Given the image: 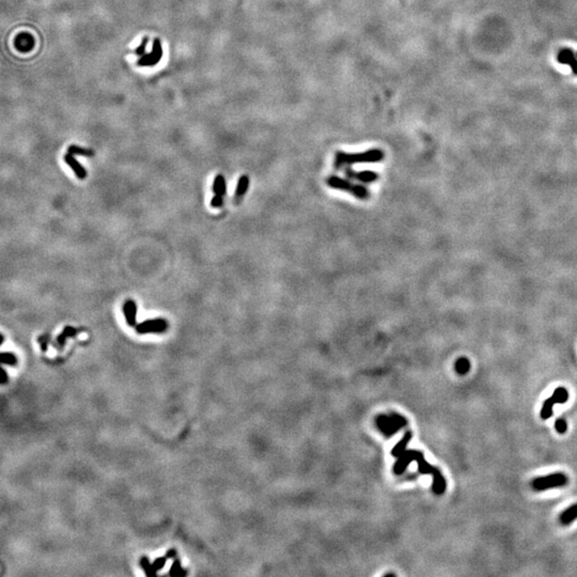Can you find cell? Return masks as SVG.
<instances>
[{
	"label": "cell",
	"instance_id": "obj_8",
	"mask_svg": "<svg viewBox=\"0 0 577 577\" xmlns=\"http://www.w3.org/2000/svg\"><path fill=\"white\" fill-rule=\"evenodd\" d=\"M65 161L68 164V166L74 171L75 176L79 180H85L87 178V175H88L87 170L74 157V155H72V154H70V153H68V154L65 156Z\"/></svg>",
	"mask_w": 577,
	"mask_h": 577
},
{
	"label": "cell",
	"instance_id": "obj_14",
	"mask_svg": "<svg viewBox=\"0 0 577 577\" xmlns=\"http://www.w3.org/2000/svg\"><path fill=\"white\" fill-rule=\"evenodd\" d=\"M555 429L556 431L559 433V434H565V432L567 431V423L564 419L560 418V419H557L555 422Z\"/></svg>",
	"mask_w": 577,
	"mask_h": 577
},
{
	"label": "cell",
	"instance_id": "obj_15",
	"mask_svg": "<svg viewBox=\"0 0 577 577\" xmlns=\"http://www.w3.org/2000/svg\"><path fill=\"white\" fill-rule=\"evenodd\" d=\"M17 359L13 353H3L2 354V363L5 365H15Z\"/></svg>",
	"mask_w": 577,
	"mask_h": 577
},
{
	"label": "cell",
	"instance_id": "obj_9",
	"mask_svg": "<svg viewBox=\"0 0 577 577\" xmlns=\"http://www.w3.org/2000/svg\"><path fill=\"white\" fill-rule=\"evenodd\" d=\"M249 184H250V179L248 176H242L239 179L237 189H236V194H234V202H236L237 204L241 202V200L243 199V197H244V195L248 191Z\"/></svg>",
	"mask_w": 577,
	"mask_h": 577
},
{
	"label": "cell",
	"instance_id": "obj_3",
	"mask_svg": "<svg viewBox=\"0 0 577 577\" xmlns=\"http://www.w3.org/2000/svg\"><path fill=\"white\" fill-rule=\"evenodd\" d=\"M567 482H569V478L566 477V475L563 473H554L544 477L536 478L531 485H533L535 491L542 492L549 489L562 488L567 484Z\"/></svg>",
	"mask_w": 577,
	"mask_h": 577
},
{
	"label": "cell",
	"instance_id": "obj_17",
	"mask_svg": "<svg viewBox=\"0 0 577 577\" xmlns=\"http://www.w3.org/2000/svg\"><path fill=\"white\" fill-rule=\"evenodd\" d=\"M62 333H63V335H65L67 338H70V337L75 336L76 333H77V330H76L74 327H72V326H67V327L65 328V330H63Z\"/></svg>",
	"mask_w": 577,
	"mask_h": 577
},
{
	"label": "cell",
	"instance_id": "obj_16",
	"mask_svg": "<svg viewBox=\"0 0 577 577\" xmlns=\"http://www.w3.org/2000/svg\"><path fill=\"white\" fill-rule=\"evenodd\" d=\"M222 205H223V197L214 195L211 200V206L215 207V209H219Z\"/></svg>",
	"mask_w": 577,
	"mask_h": 577
},
{
	"label": "cell",
	"instance_id": "obj_1",
	"mask_svg": "<svg viewBox=\"0 0 577 577\" xmlns=\"http://www.w3.org/2000/svg\"><path fill=\"white\" fill-rule=\"evenodd\" d=\"M384 157L385 153L382 149H370L363 153H345L342 151H337L335 154L333 167L339 170L354 164L377 163V161L383 160Z\"/></svg>",
	"mask_w": 577,
	"mask_h": 577
},
{
	"label": "cell",
	"instance_id": "obj_5",
	"mask_svg": "<svg viewBox=\"0 0 577 577\" xmlns=\"http://www.w3.org/2000/svg\"><path fill=\"white\" fill-rule=\"evenodd\" d=\"M135 327L139 333H160L167 330L168 323L164 319H151L137 324Z\"/></svg>",
	"mask_w": 577,
	"mask_h": 577
},
{
	"label": "cell",
	"instance_id": "obj_7",
	"mask_svg": "<svg viewBox=\"0 0 577 577\" xmlns=\"http://www.w3.org/2000/svg\"><path fill=\"white\" fill-rule=\"evenodd\" d=\"M123 313L126 320V323L130 326H136L137 325V304L134 300H126L123 305Z\"/></svg>",
	"mask_w": 577,
	"mask_h": 577
},
{
	"label": "cell",
	"instance_id": "obj_4",
	"mask_svg": "<svg viewBox=\"0 0 577 577\" xmlns=\"http://www.w3.org/2000/svg\"><path fill=\"white\" fill-rule=\"evenodd\" d=\"M569 400V392L564 387H558L554 391L551 398H548L544 403L542 410H541L540 416L543 420H547L553 416V408L555 404H564Z\"/></svg>",
	"mask_w": 577,
	"mask_h": 577
},
{
	"label": "cell",
	"instance_id": "obj_6",
	"mask_svg": "<svg viewBox=\"0 0 577 577\" xmlns=\"http://www.w3.org/2000/svg\"><path fill=\"white\" fill-rule=\"evenodd\" d=\"M345 176L349 179H354L357 180V181L362 182V183H373L378 180V175L374 171H370V170H365V171H360V172H357V171H354L353 169L351 168H345L344 170Z\"/></svg>",
	"mask_w": 577,
	"mask_h": 577
},
{
	"label": "cell",
	"instance_id": "obj_13",
	"mask_svg": "<svg viewBox=\"0 0 577 577\" xmlns=\"http://www.w3.org/2000/svg\"><path fill=\"white\" fill-rule=\"evenodd\" d=\"M68 153L72 155H83V156H92L93 152L89 149H84L77 146H71L68 149Z\"/></svg>",
	"mask_w": 577,
	"mask_h": 577
},
{
	"label": "cell",
	"instance_id": "obj_10",
	"mask_svg": "<svg viewBox=\"0 0 577 577\" xmlns=\"http://www.w3.org/2000/svg\"><path fill=\"white\" fill-rule=\"evenodd\" d=\"M576 520H577V503L572 504V506L564 510L560 514V516H559V522L564 526L572 524V523Z\"/></svg>",
	"mask_w": 577,
	"mask_h": 577
},
{
	"label": "cell",
	"instance_id": "obj_11",
	"mask_svg": "<svg viewBox=\"0 0 577 577\" xmlns=\"http://www.w3.org/2000/svg\"><path fill=\"white\" fill-rule=\"evenodd\" d=\"M213 193H214V195L221 196V197L226 196L227 183H226V179H224V177L222 175L216 176V178L214 179Z\"/></svg>",
	"mask_w": 577,
	"mask_h": 577
},
{
	"label": "cell",
	"instance_id": "obj_2",
	"mask_svg": "<svg viewBox=\"0 0 577 577\" xmlns=\"http://www.w3.org/2000/svg\"><path fill=\"white\" fill-rule=\"evenodd\" d=\"M326 184L333 189L347 192L360 200H368L371 196L370 192H369V189L366 186L362 184H354L350 182L349 180L342 179L338 176H329L326 179Z\"/></svg>",
	"mask_w": 577,
	"mask_h": 577
},
{
	"label": "cell",
	"instance_id": "obj_12",
	"mask_svg": "<svg viewBox=\"0 0 577 577\" xmlns=\"http://www.w3.org/2000/svg\"><path fill=\"white\" fill-rule=\"evenodd\" d=\"M455 371L458 375H465L471 370V363L467 358H459L455 362Z\"/></svg>",
	"mask_w": 577,
	"mask_h": 577
}]
</instances>
